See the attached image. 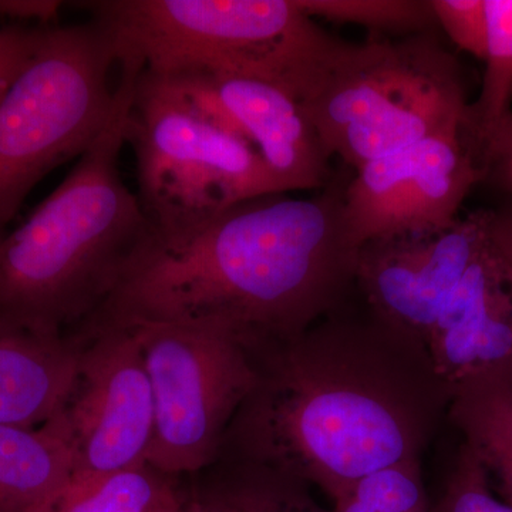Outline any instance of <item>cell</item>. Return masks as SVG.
Wrapping results in <instances>:
<instances>
[{"instance_id":"5bb4252c","label":"cell","mask_w":512,"mask_h":512,"mask_svg":"<svg viewBox=\"0 0 512 512\" xmlns=\"http://www.w3.org/2000/svg\"><path fill=\"white\" fill-rule=\"evenodd\" d=\"M76 339L0 319V424L43 426L72 392L79 367Z\"/></svg>"},{"instance_id":"ac0fdd59","label":"cell","mask_w":512,"mask_h":512,"mask_svg":"<svg viewBox=\"0 0 512 512\" xmlns=\"http://www.w3.org/2000/svg\"><path fill=\"white\" fill-rule=\"evenodd\" d=\"M173 488L151 466L113 473H72L32 512H148Z\"/></svg>"},{"instance_id":"d6986e66","label":"cell","mask_w":512,"mask_h":512,"mask_svg":"<svg viewBox=\"0 0 512 512\" xmlns=\"http://www.w3.org/2000/svg\"><path fill=\"white\" fill-rule=\"evenodd\" d=\"M221 470L205 494L231 512H328L308 493V484L269 468L218 460Z\"/></svg>"},{"instance_id":"44dd1931","label":"cell","mask_w":512,"mask_h":512,"mask_svg":"<svg viewBox=\"0 0 512 512\" xmlns=\"http://www.w3.org/2000/svg\"><path fill=\"white\" fill-rule=\"evenodd\" d=\"M420 463L407 460L382 468L360 478L343 494L352 495L375 512H431Z\"/></svg>"},{"instance_id":"52a82bcc","label":"cell","mask_w":512,"mask_h":512,"mask_svg":"<svg viewBox=\"0 0 512 512\" xmlns=\"http://www.w3.org/2000/svg\"><path fill=\"white\" fill-rule=\"evenodd\" d=\"M126 143L136 156L137 197L157 237H180L239 202L285 194L251 144L146 70L128 110Z\"/></svg>"},{"instance_id":"2e32d148","label":"cell","mask_w":512,"mask_h":512,"mask_svg":"<svg viewBox=\"0 0 512 512\" xmlns=\"http://www.w3.org/2000/svg\"><path fill=\"white\" fill-rule=\"evenodd\" d=\"M72 471V453L50 424H0V512H32Z\"/></svg>"},{"instance_id":"603a6c76","label":"cell","mask_w":512,"mask_h":512,"mask_svg":"<svg viewBox=\"0 0 512 512\" xmlns=\"http://www.w3.org/2000/svg\"><path fill=\"white\" fill-rule=\"evenodd\" d=\"M430 3L437 25L451 42L484 62L488 40L485 0H430Z\"/></svg>"},{"instance_id":"ba28073f","label":"cell","mask_w":512,"mask_h":512,"mask_svg":"<svg viewBox=\"0 0 512 512\" xmlns=\"http://www.w3.org/2000/svg\"><path fill=\"white\" fill-rule=\"evenodd\" d=\"M154 399L147 464L165 476L197 473L220 458L225 434L256 383L252 345L217 323H131Z\"/></svg>"},{"instance_id":"7a4b0ae2","label":"cell","mask_w":512,"mask_h":512,"mask_svg":"<svg viewBox=\"0 0 512 512\" xmlns=\"http://www.w3.org/2000/svg\"><path fill=\"white\" fill-rule=\"evenodd\" d=\"M345 187L251 198L180 237L151 232L82 328L217 323L252 345L298 335L342 308L356 285Z\"/></svg>"},{"instance_id":"30bf717a","label":"cell","mask_w":512,"mask_h":512,"mask_svg":"<svg viewBox=\"0 0 512 512\" xmlns=\"http://www.w3.org/2000/svg\"><path fill=\"white\" fill-rule=\"evenodd\" d=\"M483 174L460 133L427 138L357 168L345 187V220L357 248L427 234L460 218Z\"/></svg>"},{"instance_id":"5b68a950","label":"cell","mask_w":512,"mask_h":512,"mask_svg":"<svg viewBox=\"0 0 512 512\" xmlns=\"http://www.w3.org/2000/svg\"><path fill=\"white\" fill-rule=\"evenodd\" d=\"M302 106L329 156L357 170L460 133L468 101L460 64L437 35H370L363 43L340 40Z\"/></svg>"},{"instance_id":"9a60e30c","label":"cell","mask_w":512,"mask_h":512,"mask_svg":"<svg viewBox=\"0 0 512 512\" xmlns=\"http://www.w3.org/2000/svg\"><path fill=\"white\" fill-rule=\"evenodd\" d=\"M447 416L463 434L488 476L493 474L512 507L511 367L456 384Z\"/></svg>"},{"instance_id":"f1b7e54d","label":"cell","mask_w":512,"mask_h":512,"mask_svg":"<svg viewBox=\"0 0 512 512\" xmlns=\"http://www.w3.org/2000/svg\"><path fill=\"white\" fill-rule=\"evenodd\" d=\"M188 505H190V512H231L204 491L195 494V497L188 501Z\"/></svg>"},{"instance_id":"7c38bea8","label":"cell","mask_w":512,"mask_h":512,"mask_svg":"<svg viewBox=\"0 0 512 512\" xmlns=\"http://www.w3.org/2000/svg\"><path fill=\"white\" fill-rule=\"evenodd\" d=\"M426 349L434 372L451 389L511 367L512 271L490 239L441 309Z\"/></svg>"},{"instance_id":"484cf974","label":"cell","mask_w":512,"mask_h":512,"mask_svg":"<svg viewBox=\"0 0 512 512\" xmlns=\"http://www.w3.org/2000/svg\"><path fill=\"white\" fill-rule=\"evenodd\" d=\"M64 3L59 0H0V16L13 20H36L39 26H52Z\"/></svg>"},{"instance_id":"277c9868","label":"cell","mask_w":512,"mask_h":512,"mask_svg":"<svg viewBox=\"0 0 512 512\" xmlns=\"http://www.w3.org/2000/svg\"><path fill=\"white\" fill-rule=\"evenodd\" d=\"M116 39L119 56L154 74L228 72L308 99L340 39L296 0H96L79 3Z\"/></svg>"},{"instance_id":"9c48e42d","label":"cell","mask_w":512,"mask_h":512,"mask_svg":"<svg viewBox=\"0 0 512 512\" xmlns=\"http://www.w3.org/2000/svg\"><path fill=\"white\" fill-rule=\"evenodd\" d=\"M79 367L66 403L47 424L72 453V473L147 464L154 399L143 349L128 326L82 329Z\"/></svg>"},{"instance_id":"8fae6325","label":"cell","mask_w":512,"mask_h":512,"mask_svg":"<svg viewBox=\"0 0 512 512\" xmlns=\"http://www.w3.org/2000/svg\"><path fill=\"white\" fill-rule=\"evenodd\" d=\"M487 239V210H477L441 231L366 242L357 251L356 286L380 318L426 346Z\"/></svg>"},{"instance_id":"cb8c5ba5","label":"cell","mask_w":512,"mask_h":512,"mask_svg":"<svg viewBox=\"0 0 512 512\" xmlns=\"http://www.w3.org/2000/svg\"><path fill=\"white\" fill-rule=\"evenodd\" d=\"M36 28L8 26L0 29V96L29 55Z\"/></svg>"},{"instance_id":"6da1fadb","label":"cell","mask_w":512,"mask_h":512,"mask_svg":"<svg viewBox=\"0 0 512 512\" xmlns=\"http://www.w3.org/2000/svg\"><path fill=\"white\" fill-rule=\"evenodd\" d=\"M366 306L252 346L256 383L218 460L278 471L330 500L375 471L421 460L453 389L423 343Z\"/></svg>"},{"instance_id":"7402d4cb","label":"cell","mask_w":512,"mask_h":512,"mask_svg":"<svg viewBox=\"0 0 512 512\" xmlns=\"http://www.w3.org/2000/svg\"><path fill=\"white\" fill-rule=\"evenodd\" d=\"M431 512H512V507L495 497L483 464L461 444L444 493Z\"/></svg>"},{"instance_id":"4dcf8cb0","label":"cell","mask_w":512,"mask_h":512,"mask_svg":"<svg viewBox=\"0 0 512 512\" xmlns=\"http://www.w3.org/2000/svg\"><path fill=\"white\" fill-rule=\"evenodd\" d=\"M511 375H512V365H511Z\"/></svg>"},{"instance_id":"e0dca14e","label":"cell","mask_w":512,"mask_h":512,"mask_svg":"<svg viewBox=\"0 0 512 512\" xmlns=\"http://www.w3.org/2000/svg\"><path fill=\"white\" fill-rule=\"evenodd\" d=\"M488 40L481 92L468 103L460 137L481 174L512 123V0H485ZM483 183V181H481Z\"/></svg>"},{"instance_id":"83f0119b","label":"cell","mask_w":512,"mask_h":512,"mask_svg":"<svg viewBox=\"0 0 512 512\" xmlns=\"http://www.w3.org/2000/svg\"><path fill=\"white\" fill-rule=\"evenodd\" d=\"M148 512H190V505H188V501H184L180 497L173 487Z\"/></svg>"},{"instance_id":"8992f818","label":"cell","mask_w":512,"mask_h":512,"mask_svg":"<svg viewBox=\"0 0 512 512\" xmlns=\"http://www.w3.org/2000/svg\"><path fill=\"white\" fill-rule=\"evenodd\" d=\"M119 66L103 23L37 26L29 55L0 96V237L47 174L82 157L106 127Z\"/></svg>"},{"instance_id":"d4e9b609","label":"cell","mask_w":512,"mask_h":512,"mask_svg":"<svg viewBox=\"0 0 512 512\" xmlns=\"http://www.w3.org/2000/svg\"><path fill=\"white\" fill-rule=\"evenodd\" d=\"M481 184L512 200V123L495 144Z\"/></svg>"},{"instance_id":"f546056e","label":"cell","mask_w":512,"mask_h":512,"mask_svg":"<svg viewBox=\"0 0 512 512\" xmlns=\"http://www.w3.org/2000/svg\"><path fill=\"white\" fill-rule=\"evenodd\" d=\"M332 501L335 504L332 512H375L367 508L366 505L359 503L350 494L339 495V497Z\"/></svg>"},{"instance_id":"4316f807","label":"cell","mask_w":512,"mask_h":512,"mask_svg":"<svg viewBox=\"0 0 512 512\" xmlns=\"http://www.w3.org/2000/svg\"><path fill=\"white\" fill-rule=\"evenodd\" d=\"M487 235L491 247L512 271V200L487 210Z\"/></svg>"},{"instance_id":"3957f363","label":"cell","mask_w":512,"mask_h":512,"mask_svg":"<svg viewBox=\"0 0 512 512\" xmlns=\"http://www.w3.org/2000/svg\"><path fill=\"white\" fill-rule=\"evenodd\" d=\"M116 103L79 163L15 231L0 237V319L63 335L103 305L153 232L121 178L128 110L144 66L121 57Z\"/></svg>"},{"instance_id":"4fadbf2b","label":"cell","mask_w":512,"mask_h":512,"mask_svg":"<svg viewBox=\"0 0 512 512\" xmlns=\"http://www.w3.org/2000/svg\"><path fill=\"white\" fill-rule=\"evenodd\" d=\"M190 72L207 80L282 192L323 190L330 184V156L295 94L248 74Z\"/></svg>"},{"instance_id":"ffe728a7","label":"cell","mask_w":512,"mask_h":512,"mask_svg":"<svg viewBox=\"0 0 512 512\" xmlns=\"http://www.w3.org/2000/svg\"><path fill=\"white\" fill-rule=\"evenodd\" d=\"M309 18L353 23L370 35H437L439 25L430 0H296Z\"/></svg>"}]
</instances>
